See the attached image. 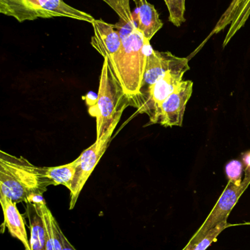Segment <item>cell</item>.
<instances>
[{
	"label": "cell",
	"instance_id": "16",
	"mask_svg": "<svg viewBox=\"0 0 250 250\" xmlns=\"http://www.w3.org/2000/svg\"><path fill=\"white\" fill-rule=\"evenodd\" d=\"M245 1L246 0H231V2L229 4L228 7L226 9V11L222 15L221 17L217 21V24L214 26L211 35H216V34L222 32L229 25L231 24L232 22L236 18L239 8Z\"/></svg>",
	"mask_w": 250,
	"mask_h": 250
},
{
	"label": "cell",
	"instance_id": "22",
	"mask_svg": "<svg viewBox=\"0 0 250 250\" xmlns=\"http://www.w3.org/2000/svg\"><path fill=\"white\" fill-rule=\"evenodd\" d=\"M194 248H195V244L193 243V242H192V241H190V242H189V245L186 246V248H185L184 250H193Z\"/></svg>",
	"mask_w": 250,
	"mask_h": 250
},
{
	"label": "cell",
	"instance_id": "18",
	"mask_svg": "<svg viewBox=\"0 0 250 250\" xmlns=\"http://www.w3.org/2000/svg\"><path fill=\"white\" fill-rule=\"evenodd\" d=\"M236 226V225H232L227 223V220L222 221L221 223L214 226L211 230H208L202 239L197 242L195 245V248L193 250H206L208 247L211 246V244L214 241L216 240L217 236L227 228L230 226Z\"/></svg>",
	"mask_w": 250,
	"mask_h": 250
},
{
	"label": "cell",
	"instance_id": "9",
	"mask_svg": "<svg viewBox=\"0 0 250 250\" xmlns=\"http://www.w3.org/2000/svg\"><path fill=\"white\" fill-rule=\"evenodd\" d=\"M185 59L176 57L169 51L161 52L151 48L147 57L145 73L138 95L145 92L167 71L183 62Z\"/></svg>",
	"mask_w": 250,
	"mask_h": 250
},
{
	"label": "cell",
	"instance_id": "10",
	"mask_svg": "<svg viewBox=\"0 0 250 250\" xmlns=\"http://www.w3.org/2000/svg\"><path fill=\"white\" fill-rule=\"evenodd\" d=\"M94 35L91 38V45L104 57L111 62L118 52L122 40L114 25L102 19H95L91 23Z\"/></svg>",
	"mask_w": 250,
	"mask_h": 250
},
{
	"label": "cell",
	"instance_id": "6",
	"mask_svg": "<svg viewBox=\"0 0 250 250\" xmlns=\"http://www.w3.org/2000/svg\"><path fill=\"white\" fill-rule=\"evenodd\" d=\"M115 127L110 129L89 148L81 153L78 158L73 160L76 165V171L72 182L70 191V210L73 209L77 202L80 192H82L85 183L89 179L95 166L105 153L112 140Z\"/></svg>",
	"mask_w": 250,
	"mask_h": 250
},
{
	"label": "cell",
	"instance_id": "20",
	"mask_svg": "<svg viewBox=\"0 0 250 250\" xmlns=\"http://www.w3.org/2000/svg\"><path fill=\"white\" fill-rule=\"evenodd\" d=\"M60 238H61L62 245H63L62 250H76L73 248V245L70 243V242L68 240L67 238L65 236L62 230L60 231Z\"/></svg>",
	"mask_w": 250,
	"mask_h": 250
},
{
	"label": "cell",
	"instance_id": "17",
	"mask_svg": "<svg viewBox=\"0 0 250 250\" xmlns=\"http://www.w3.org/2000/svg\"><path fill=\"white\" fill-rule=\"evenodd\" d=\"M169 11V21L174 26L179 27L186 21V0H164Z\"/></svg>",
	"mask_w": 250,
	"mask_h": 250
},
{
	"label": "cell",
	"instance_id": "23",
	"mask_svg": "<svg viewBox=\"0 0 250 250\" xmlns=\"http://www.w3.org/2000/svg\"><path fill=\"white\" fill-rule=\"evenodd\" d=\"M245 224H246V225H250V223H245Z\"/></svg>",
	"mask_w": 250,
	"mask_h": 250
},
{
	"label": "cell",
	"instance_id": "1",
	"mask_svg": "<svg viewBox=\"0 0 250 250\" xmlns=\"http://www.w3.org/2000/svg\"><path fill=\"white\" fill-rule=\"evenodd\" d=\"M52 185L44 167L31 163L24 157L0 151V194L15 204L42 196Z\"/></svg>",
	"mask_w": 250,
	"mask_h": 250
},
{
	"label": "cell",
	"instance_id": "15",
	"mask_svg": "<svg viewBox=\"0 0 250 250\" xmlns=\"http://www.w3.org/2000/svg\"><path fill=\"white\" fill-rule=\"evenodd\" d=\"M44 170L45 176L52 185H63L70 189L74 178L76 165L73 161L63 166L44 167Z\"/></svg>",
	"mask_w": 250,
	"mask_h": 250
},
{
	"label": "cell",
	"instance_id": "12",
	"mask_svg": "<svg viewBox=\"0 0 250 250\" xmlns=\"http://www.w3.org/2000/svg\"><path fill=\"white\" fill-rule=\"evenodd\" d=\"M0 203L4 214L1 233L4 232V228H7L10 234L20 241L24 246L25 250H29L30 249V242L26 234L24 220L23 215L18 210L16 204L1 194H0Z\"/></svg>",
	"mask_w": 250,
	"mask_h": 250
},
{
	"label": "cell",
	"instance_id": "21",
	"mask_svg": "<svg viewBox=\"0 0 250 250\" xmlns=\"http://www.w3.org/2000/svg\"><path fill=\"white\" fill-rule=\"evenodd\" d=\"M242 160H243L244 166L245 168L250 169V151L245 153L242 155Z\"/></svg>",
	"mask_w": 250,
	"mask_h": 250
},
{
	"label": "cell",
	"instance_id": "14",
	"mask_svg": "<svg viewBox=\"0 0 250 250\" xmlns=\"http://www.w3.org/2000/svg\"><path fill=\"white\" fill-rule=\"evenodd\" d=\"M117 13L119 21L114 24L121 40L137 28L131 10L130 0H102Z\"/></svg>",
	"mask_w": 250,
	"mask_h": 250
},
{
	"label": "cell",
	"instance_id": "13",
	"mask_svg": "<svg viewBox=\"0 0 250 250\" xmlns=\"http://www.w3.org/2000/svg\"><path fill=\"white\" fill-rule=\"evenodd\" d=\"M136 4V10L133 13L137 29L148 41L162 28L163 22L154 5L148 0H133Z\"/></svg>",
	"mask_w": 250,
	"mask_h": 250
},
{
	"label": "cell",
	"instance_id": "3",
	"mask_svg": "<svg viewBox=\"0 0 250 250\" xmlns=\"http://www.w3.org/2000/svg\"><path fill=\"white\" fill-rule=\"evenodd\" d=\"M131 99L123 91L114 72L104 59L100 76L99 89L96 99L89 105V113L96 119V139L117 126L120 117Z\"/></svg>",
	"mask_w": 250,
	"mask_h": 250
},
{
	"label": "cell",
	"instance_id": "2",
	"mask_svg": "<svg viewBox=\"0 0 250 250\" xmlns=\"http://www.w3.org/2000/svg\"><path fill=\"white\" fill-rule=\"evenodd\" d=\"M151 48L150 41L136 28L122 40L118 52L111 62L108 61L109 65L131 101L139 94L147 57Z\"/></svg>",
	"mask_w": 250,
	"mask_h": 250
},
{
	"label": "cell",
	"instance_id": "4",
	"mask_svg": "<svg viewBox=\"0 0 250 250\" xmlns=\"http://www.w3.org/2000/svg\"><path fill=\"white\" fill-rule=\"evenodd\" d=\"M0 13L18 21L69 18L92 23L95 20L91 14L78 10L63 0H0Z\"/></svg>",
	"mask_w": 250,
	"mask_h": 250
},
{
	"label": "cell",
	"instance_id": "5",
	"mask_svg": "<svg viewBox=\"0 0 250 250\" xmlns=\"http://www.w3.org/2000/svg\"><path fill=\"white\" fill-rule=\"evenodd\" d=\"M189 69L186 58L183 62L167 71L145 92L132 100L131 105L136 107L139 114H148L150 119L148 125H154L161 104L180 86L183 75Z\"/></svg>",
	"mask_w": 250,
	"mask_h": 250
},
{
	"label": "cell",
	"instance_id": "11",
	"mask_svg": "<svg viewBox=\"0 0 250 250\" xmlns=\"http://www.w3.org/2000/svg\"><path fill=\"white\" fill-rule=\"evenodd\" d=\"M43 200L42 196H38L26 203L25 215L29 220L30 229L29 250H46V231L41 209Z\"/></svg>",
	"mask_w": 250,
	"mask_h": 250
},
{
	"label": "cell",
	"instance_id": "8",
	"mask_svg": "<svg viewBox=\"0 0 250 250\" xmlns=\"http://www.w3.org/2000/svg\"><path fill=\"white\" fill-rule=\"evenodd\" d=\"M193 83L191 81H183L176 91L161 104L154 124L164 126H181L186 104L192 94Z\"/></svg>",
	"mask_w": 250,
	"mask_h": 250
},
{
	"label": "cell",
	"instance_id": "19",
	"mask_svg": "<svg viewBox=\"0 0 250 250\" xmlns=\"http://www.w3.org/2000/svg\"><path fill=\"white\" fill-rule=\"evenodd\" d=\"M244 164L237 160H233L226 166V173L229 182H234L236 185L242 183V174L245 171Z\"/></svg>",
	"mask_w": 250,
	"mask_h": 250
},
{
	"label": "cell",
	"instance_id": "7",
	"mask_svg": "<svg viewBox=\"0 0 250 250\" xmlns=\"http://www.w3.org/2000/svg\"><path fill=\"white\" fill-rule=\"evenodd\" d=\"M250 185V169H245V177L241 185H236L234 182H228L226 189L219 198L212 211L205 220L201 229L197 231L192 239V242L196 244L203 236L211 229L222 221L227 220L229 214L239 201L242 194L245 192Z\"/></svg>",
	"mask_w": 250,
	"mask_h": 250
}]
</instances>
